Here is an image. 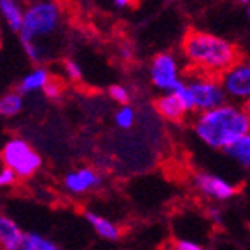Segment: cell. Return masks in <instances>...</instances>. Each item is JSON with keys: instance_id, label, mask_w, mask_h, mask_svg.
<instances>
[{"instance_id": "20", "label": "cell", "mask_w": 250, "mask_h": 250, "mask_svg": "<svg viewBox=\"0 0 250 250\" xmlns=\"http://www.w3.org/2000/svg\"><path fill=\"white\" fill-rule=\"evenodd\" d=\"M63 72L67 75V79L72 81V83H81L83 81V67L75 60H65Z\"/></svg>"}, {"instance_id": "11", "label": "cell", "mask_w": 250, "mask_h": 250, "mask_svg": "<svg viewBox=\"0 0 250 250\" xmlns=\"http://www.w3.org/2000/svg\"><path fill=\"white\" fill-rule=\"evenodd\" d=\"M84 219L89 224V228L105 242H117L121 238V228L114 221H110L108 217H104L102 213L88 210V212H84Z\"/></svg>"}, {"instance_id": "16", "label": "cell", "mask_w": 250, "mask_h": 250, "mask_svg": "<svg viewBox=\"0 0 250 250\" xmlns=\"http://www.w3.org/2000/svg\"><path fill=\"white\" fill-rule=\"evenodd\" d=\"M23 233L21 228L16 222L7 215H0V247L7 245L9 242H13L14 238H18Z\"/></svg>"}, {"instance_id": "26", "label": "cell", "mask_w": 250, "mask_h": 250, "mask_svg": "<svg viewBox=\"0 0 250 250\" xmlns=\"http://www.w3.org/2000/svg\"><path fill=\"white\" fill-rule=\"evenodd\" d=\"M243 107H245V110L250 114V100H249V102H245V105H243Z\"/></svg>"}, {"instance_id": "12", "label": "cell", "mask_w": 250, "mask_h": 250, "mask_svg": "<svg viewBox=\"0 0 250 250\" xmlns=\"http://www.w3.org/2000/svg\"><path fill=\"white\" fill-rule=\"evenodd\" d=\"M51 72L47 70L44 65H35L30 72H26L20 81V86H18V91L21 95H34V93L44 91L46 86L49 84Z\"/></svg>"}, {"instance_id": "27", "label": "cell", "mask_w": 250, "mask_h": 250, "mask_svg": "<svg viewBox=\"0 0 250 250\" xmlns=\"http://www.w3.org/2000/svg\"><path fill=\"white\" fill-rule=\"evenodd\" d=\"M236 2H240V4H245V5H250V0H236Z\"/></svg>"}, {"instance_id": "18", "label": "cell", "mask_w": 250, "mask_h": 250, "mask_svg": "<svg viewBox=\"0 0 250 250\" xmlns=\"http://www.w3.org/2000/svg\"><path fill=\"white\" fill-rule=\"evenodd\" d=\"M108 96L117 105H129V102H131V91L125 84H112L108 88Z\"/></svg>"}, {"instance_id": "2", "label": "cell", "mask_w": 250, "mask_h": 250, "mask_svg": "<svg viewBox=\"0 0 250 250\" xmlns=\"http://www.w3.org/2000/svg\"><path fill=\"white\" fill-rule=\"evenodd\" d=\"M192 131L210 149L224 150L234 140L250 133V114L242 105L228 104L200 112L192 121Z\"/></svg>"}, {"instance_id": "29", "label": "cell", "mask_w": 250, "mask_h": 250, "mask_svg": "<svg viewBox=\"0 0 250 250\" xmlns=\"http://www.w3.org/2000/svg\"><path fill=\"white\" fill-rule=\"evenodd\" d=\"M167 250H179V249H175V247L171 245V247H168V249H167Z\"/></svg>"}, {"instance_id": "13", "label": "cell", "mask_w": 250, "mask_h": 250, "mask_svg": "<svg viewBox=\"0 0 250 250\" xmlns=\"http://www.w3.org/2000/svg\"><path fill=\"white\" fill-rule=\"evenodd\" d=\"M0 16L13 32H20L25 18V9L18 4V0H0Z\"/></svg>"}, {"instance_id": "7", "label": "cell", "mask_w": 250, "mask_h": 250, "mask_svg": "<svg viewBox=\"0 0 250 250\" xmlns=\"http://www.w3.org/2000/svg\"><path fill=\"white\" fill-rule=\"evenodd\" d=\"M226 96L234 102L250 100V62H238L219 77Z\"/></svg>"}, {"instance_id": "23", "label": "cell", "mask_w": 250, "mask_h": 250, "mask_svg": "<svg viewBox=\"0 0 250 250\" xmlns=\"http://www.w3.org/2000/svg\"><path fill=\"white\" fill-rule=\"evenodd\" d=\"M16 182H18V175L11 170V168H7V167L0 168V188L2 189L13 188Z\"/></svg>"}, {"instance_id": "1", "label": "cell", "mask_w": 250, "mask_h": 250, "mask_svg": "<svg viewBox=\"0 0 250 250\" xmlns=\"http://www.w3.org/2000/svg\"><path fill=\"white\" fill-rule=\"evenodd\" d=\"M182 56L194 74L221 77L243 60L240 47L228 39L205 30H189L182 39Z\"/></svg>"}, {"instance_id": "17", "label": "cell", "mask_w": 250, "mask_h": 250, "mask_svg": "<svg viewBox=\"0 0 250 250\" xmlns=\"http://www.w3.org/2000/svg\"><path fill=\"white\" fill-rule=\"evenodd\" d=\"M137 121V112L131 105H119L114 112V123L119 129H131Z\"/></svg>"}, {"instance_id": "3", "label": "cell", "mask_w": 250, "mask_h": 250, "mask_svg": "<svg viewBox=\"0 0 250 250\" xmlns=\"http://www.w3.org/2000/svg\"><path fill=\"white\" fill-rule=\"evenodd\" d=\"M62 13L53 0H37L25 9L20 34L21 46H37L49 53L47 41L60 30Z\"/></svg>"}, {"instance_id": "21", "label": "cell", "mask_w": 250, "mask_h": 250, "mask_svg": "<svg viewBox=\"0 0 250 250\" xmlns=\"http://www.w3.org/2000/svg\"><path fill=\"white\" fill-rule=\"evenodd\" d=\"M2 250H32V243H30V236L28 233H23L20 234L18 238H14L13 242H9L7 245L0 247Z\"/></svg>"}, {"instance_id": "28", "label": "cell", "mask_w": 250, "mask_h": 250, "mask_svg": "<svg viewBox=\"0 0 250 250\" xmlns=\"http://www.w3.org/2000/svg\"><path fill=\"white\" fill-rule=\"evenodd\" d=\"M247 18H249V26H250V5L247 7Z\"/></svg>"}, {"instance_id": "22", "label": "cell", "mask_w": 250, "mask_h": 250, "mask_svg": "<svg viewBox=\"0 0 250 250\" xmlns=\"http://www.w3.org/2000/svg\"><path fill=\"white\" fill-rule=\"evenodd\" d=\"M42 93H44L49 100H60V98L63 96V86H62V83H60V81L51 79L49 84L46 86V89H44Z\"/></svg>"}, {"instance_id": "4", "label": "cell", "mask_w": 250, "mask_h": 250, "mask_svg": "<svg viewBox=\"0 0 250 250\" xmlns=\"http://www.w3.org/2000/svg\"><path fill=\"white\" fill-rule=\"evenodd\" d=\"M0 158L4 167L11 168L18 179L23 180L34 177L42 167V156L28 140L21 137L7 140L0 150Z\"/></svg>"}, {"instance_id": "8", "label": "cell", "mask_w": 250, "mask_h": 250, "mask_svg": "<svg viewBox=\"0 0 250 250\" xmlns=\"http://www.w3.org/2000/svg\"><path fill=\"white\" fill-rule=\"evenodd\" d=\"M192 184L200 194L212 201H228L238 194V188L233 182L210 171H196L192 175Z\"/></svg>"}, {"instance_id": "10", "label": "cell", "mask_w": 250, "mask_h": 250, "mask_svg": "<svg viewBox=\"0 0 250 250\" xmlns=\"http://www.w3.org/2000/svg\"><path fill=\"white\" fill-rule=\"evenodd\" d=\"M154 110L163 121L173 123V125L184 123L186 121V117L191 114L175 91L159 95L154 102Z\"/></svg>"}, {"instance_id": "24", "label": "cell", "mask_w": 250, "mask_h": 250, "mask_svg": "<svg viewBox=\"0 0 250 250\" xmlns=\"http://www.w3.org/2000/svg\"><path fill=\"white\" fill-rule=\"evenodd\" d=\"M173 247L179 250H205V247H201L196 242H191V240H175Z\"/></svg>"}, {"instance_id": "6", "label": "cell", "mask_w": 250, "mask_h": 250, "mask_svg": "<svg viewBox=\"0 0 250 250\" xmlns=\"http://www.w3.org/2000/svg\"><path fill=\"white\" fill-rule=\"evenodd\" d=\"M192 93V100H194V110L198 114L205 110H212V108L221 107L226 104L228 96H226L222 84L219 77L203 74H192L186 81Z\"/></svg>"}, {"instance_id": "14", "label": "cell", "mask_w": 250, "mask_h": 250, "mask_svg": "<svg viewBox=\"0 0 250 250\" xmlns=\"http://www.w3.org/2000/svg\"><path fill=\"white\" fill-rule=\"evenodd\" d=\"M224 154L229 156L243 168H250V133L243 135L238 140H234L229 147H226Z\"/></svg>"}, {"instance_id": "5", "label": "cell", "mask_w": 250, "mask_h": 250, "mask_svg": "<svg viewBox=\"0 0 250 250\" xmlns=\"http://www.w3.org/2000/svg\"><path fill=\"white\" fill-rule=\"evenodd\" d=\"M149 81L159 93H171L184 83L180 62L173 53H158L149 63Z\"/></svg>"}, {"instance_id": "19", "label": "cell", "mask_w": 250, "mask_h": 250, "mask_svg": "<svg viewBox=\"0 0 250 250\" xmlns=\"http://www.w3.org/2000/svg\"><path fill=\"white\" fill-rule=\"evenodd\" d=\"M30 243H32V250H60V247L49 240V238L42 236L39 233H28Z\"/></svg>"}, {"instance_id": "25", "label": "cell", "mask_w": 250, "mask_h": 250, "mask_svg": "<svg viewBox=\"0 0 250 250\" xmlns=\"http://www.w3.org/2000/svg\"><path fill=\"white\" fill-rule=\"evenodd\" d=\"M112 2H114V5L119 9H126L131 4H135V0H112Z\"/></svg>"}, {"instance_id": "15", "label": "cell", "mask_w": 250, "mask_h": 250, "mask_svg": "<svg viewBox=\"0 0 250 250\" xmlns=\"http://www.w3.org/2000/svg\"><path fill=\"white\" fill-rule=\"evenodd\" d=\"M23 95L20 91H9L4 96H0V116L2 117H14L23 110Z\"/></svg>"}, {"instance_id": "9", "label": "cell", "mask_w": 250, "mask_h": 250, "mask_svg": "<svg viewBox=\"0 0 250 250\" xmlns=\"http://www.w3.org/2000/svg\"><path fill=\"white\" fill-rule=\"evenodd\" d=\"M102 184H104V177L93 167H79L67 171L62 180L63 189L70 196H86L89 192L100 189Z\"/></svg>"}]
</instances>
